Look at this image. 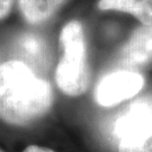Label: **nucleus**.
<instances>
[{
    "label": "nucleus",
    "mask_w": 152,
    "mask_h": 152,
    "mask_svg": "<svg viewBox=\"0 0 152 152\" xmlns=\"http://www.w3.org/2000/svg\"><path fill=\"white\" fill-rule=\"evenodd\" d=\"M53 90L22 61L0 64V120L25 126L39 120L53 105Z\"/></svg>",
    "instance_id": "nucleus-1"
},
{
    "label": "nucleus",
    "mask_w": 152,
    "mask_h": 152,
    "mask_svg": "<svg viewBox=\"0 0 152 152\" xmlns=\"http://www.w3.org/2000/svg\"><path fill=\"white\" fill-rule=\"evenodd\" d=\"M60 45L62 55L55 70L56 85L66 96L79 97L86 92L90 80L87 44L80 23L65 24L60 33Z\"/></svg>",
    "instance_id": "nucleus-2"
},
{
    "label": "nucleus",
    "mask_w": 152,
    "mask_h": 152,
    "mask_svg": "<svg viewBox=\"0 0 152 152\" xmlns=\"http://www.w3.org/2000/svg\"><path fill=\"white\" fill-rule=\"evenodd\" d=\"M144 86V77L132 70L115 71L105 76L95 88L98 105L112 107L136 96Z\"/></svg>",
    "instance_id": "nucleus-3"
},
{
    "label": "nucleus",
    "mask_w": 152,
    "mask_h": 152,
    "mask_svg": "<svg viewBox=\"0 0 152 152\" xmlns=\"http://www.w3.org/2000/svg\"><path fill=\"white\" fill-rule=\"evenodd\" d=\"M123 59L130 65L152 64V25L136 27L123 48Z\"/></svg>",
    "instance_id": "nucleus-4"
},
{
    "label": "nucleus",
    "mask_w": 152,
    "mask_h": 152,
    "mask_svg": "<svg viewBox=\"0 0 152 152\" xmlns=\"http://www.w3.org/2000/svg\"><path fill=\"white\" fill-rule=\"evenodd\" d=\"M152 115V98H140L132 103L114 123L113 134L120 141L124 135Z\"/></svg>",
    "instance_id": "nucleus-5"
},
{
    "label": "nucleus",
    "mask_w": 152,
    "mask_h": 152,
    "mask_svg": "<svg viewBox=\"0 0 152 152\" xmlns=\"http://www.w3.org/2000/svg\"><path fill=\"white\" fill-rule=\"evenodd\" d=\"M66 0H17L23 17L29 24L39 25L48 22Z\"/></svg>",
    "instance_id": "nucleus-6"
},
{
    "label": "nucleus",
    "mask_w": 152,
    "mask_h": 152,
    "mask_svg": "<svg viewBox=\"0 0 152 152\" xmlns=\"http://www.w3.org/2000/svg\"><path fill=\"white\" fill-rule=\"evenodd\" d=\"M98 8L130 14L141 25H152V0H99Z\"/></svg>",
    "instance_id": "nucleus-7"
},
{
    "label": "nucleus",
    "mask_w": 152,
    "mask_h": 152,
    "mask_svg": "<svg viewBox=\"0 0 152 152\" xmlns=\"http://www.w3.org/2000/svg\"><path fill=\"white\" fill-rule=\"evenodd\" d=\"M117 152H152V115L121 139Z\"/></svg>",
    "instance_id": "nucleus-8"
},
{
    "label": "nucleus",
    "mask_w": 152,
    "mask_h": 152,
    "mask_svg": "<svg viewBox=\"0 0 152 152\" xmlns=\"http://www.w3.org/2000/svg\"><path fill=\"white\" fill-rule=\"evenodd\" d=\"M20 48L27 55L39 59L44 53L43 39L35 34H25L20 38Z\"/></svg>",
    "instance_id": "nucleus-9"
},
{
    "label": "nucleus",
    "mask_w": 152,
    "mask_h": 152,
    "mask_svg": "<svg viewBox=\"0 0 152 152\" xmlns=\"http://www.w3.org/2000/svg\"><path fill=\"white\" fill-rule=\"evenodd\" d=\"M14 0H0V20L10 14Z\"/></svg>",
    "instance_id": "nucleus-10"
},
{
    "label": "nucleus",
    "mask_w": 152,
    "mask_h": 152,
    "mask_svg": "<svg viewBox=\"0 0 152 152\" xmlns=\"http://www.w3.org/2000/svg\"><path fill=\"white\" fill-rule=\"evenodd\" d=\"M23 152H55V151H53V150L50 149V148L33 144V145H28L27 148H25V149L23 150Z\"/></svg>",
    "instance_id": "nucleus-11"
},
{
    "label": "nucleus",
    "mask_w": 152,
    "mask_h": 152,
    "mask_svg": "<svg viewBox=\"0 0 152 152\" xmlns=\"http://www.w3.org/2000/svg\"><path fill=\"white\" fill-rule=\"evenodd\" d=\"M0 152H4V151H2V150H1V149H0Z\"/></svg>",
    "instance_id": "nucleus-12"
}]
</instances>
